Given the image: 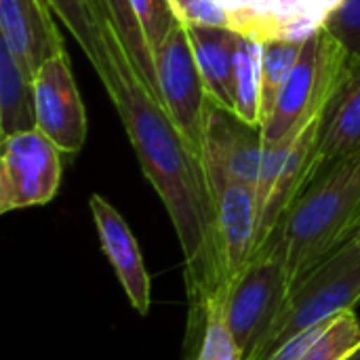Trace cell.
Here are the masks:
<instances>
[{"mask_svg": "<svg viewBox=\"0 0 360 360\" xmlns=\"http://www.w3.org/2000/svg\"><path fill=\"white\" fill-rule=\"evenodd\" d=\"M97 6L110 17L112 25L116 27L120 40L127 46V53L131 61L135 63L141 80L150 89V93L160 101V91H158V76H156V55L154 49L148 42V36L129 4V0H95ZM162 103V101H160Z\"/></svg>", "mask_w": 360, "mask_h": 360, "instance_id": "cell-17", "label": "cell"}, {"mask_svg": "<svg viewBox=\"0 0 360 360\" xmlns=\"http://www.w3.org/2000/svg\"><path fill=\"white\" fill-rule=\"evenodd\" d=\"M95 8L103 49V74L99 78L124 124L146 179L160 196L173 221L184 253L190 302L186 352H190L200 338L209 306L224 302L207 169L202 156L192 150L165 105L141 80L110 17L97 2Z\"/></svg>", "mask_w": 360, "mask_h": 360, "instance_id": "cell-1", "label": "cell"}, {"mask_svg": "<svg viewBox=\"0 0 360 360\" xmlns=\"http://www.w3.org/2000/svg\"><path fill=\"white\" fill-rule=\"evenodd\" d=\"M264 148L262 127L245 122L236 112H230L211 99L207 101L205 152L219 158L234 177L255 188Z\"/></svg>", "mask_w": 360, "mask_h": 360, "instance_id": "cell-12", "label": "cell"}, {"mask_svg": "<svg viewBox=\"0 0 360 360\" xmlns=\"http://www.w3.org/2000/svg\"><path fill=\"white\" fill-rule=\"evenodd\" d=\"M319 148L325 167L360 152V59L348 61L346 78L327 110Z\"/></svg>", "mask_w": 360, "mask_h": 360, "instance_id": "cell-14", "label": "cell"}, {"mask_svg": "<svg viewBox=\"0 0 360 360\" xmlns=\"http://www.w3.org/2000/svg\"><path fill=\"white\" fill-rule=\"evenodd\" d=\"M348 360H360V350L359 352H356V354H352V356H350V359Z\"/></svg>", "mask_w": 360, "mask_h": 360, "instance_id": "cell-26", "label": "cell"}, {"mask_svg": "<svg viewBox=\"0 0 360 360\" xmlns=\"http://www.w3.org/2000/svg\"><path fill=\"white\" fill-rule=\"evenodd\" d=\"M36 129L63 154H78L86 141V110L65 51L51 57L34 76Z\"/></svg>", "mask_w": 360, "mask_h": 360, "instance_id": "cell-9", "label": "cell"}, {"mask_svg": "<svg viewBox=\"0 0 360 360\" xmlns=\"http://www.w3.org/2000/svg\"><path fill=\"white\" fill-rule=\"evenodd\" d=\"M348 61V51L325 25L306 38L274 112L262 127L264 143L293 139L312 116L329 108L346 78Z\"/></svg>", "mask_w": 360, "mask_h": 360, "instance_id": "cell-3", "label": "cell"}, {"mask_svg": "<svg viewBox=\"0 0 360 360\" xmlns=\"http://www.w3.org/2000/svg\"><path fill=\"white\" fill-rule=\"evenodd\" d=\"M359 350L360 319L348 310L291 338L268 360H348Z\"/></svg>", "mask_w": 360, "mask_h": 360, "instance_id": "cell-15", "label": "cell"}, {"mask_svg": "<svg viewBox=\"0 0 360 360\" xmlns=\"http://www.w3.org/2000/svg\"><path fill=\"white\" fill-rule=\"evenodd\" d=\"M360 230V152L331 162L293 202L272 238L291 289ZM259 249V251H262Z\"/></svg>", "mask_w": 360, "mask_h": 360, "instance_id": "cell-2", "label": "cell"}, {"mask_svg": "<svg viewBox=\"0 0 360 360\" xmlns=\"http://www.w3.org/2000/svg\"><path fill=\"white\" fill-rule=\"evenodd\" d=\"M207 97L234 112V53L238 32L230 27L186 25Z\"/></svg>", "mask_w": 360, "mask_h": 360, "instance_id": "cell-13", "label": "cell"}, {"mask_svg": "<svg viewBox=\"0 0 360 360\" xmlns=\"http://www.w3.org/2000/svg\"><path fill=\"white\" fill-rule=\"evenodd\" d=\"M129 4L133 6L135 15L148 36V42L156 55V49L160 46V42L165 40V36L177 21L169 6V0H129Z\"/></svg>", "mask_w": 360, "mask_h": 360, "instance_id": "cell-23", "label": "cell"}, {"mask_svg": "<svg viewBox=\"0 0 360 360\" xmlns=\"http://www.w3.org/2000/svg\"><path fill=\"white\" fill-rule=\"evenodd\" d=\"M156 76L160 101L167 114L192 150L202 156L209 97L194 59L190 36L186 25L179 21L173 23L156 49Z\"/></svg>", "mask_w": 360, "mask_h": 360, "instance_id": "cell-7", "label": "cell"}, {"mask_svg": "<svg viewBox=\"0 0 360 360\" xmlns=\"http://www.w3.org/2000/svg\"><path fill=\"white\" fill-rule=\"evenodd\" d=\"M34 129V78L27 76V72L0 38V135L4 139Z\"/></svg>", "mask_w": 360, "mask_h": 360, "instance_id": "cell-16", "label": "cell"}, {"mask_svg": "<svg viewBox=\"0 0 360 360\" xmlns=\"http://www.w3.org/2000/svg\"><path fill=\"white\" fill-rule=\"evenodd\" d=\"M360 304V243L350 240L302 278L272 327L259 360H268L291 338L333 319L356 310Z\"/></svg>", "mask_w": 360, "mask_h": 360, "instance_id": "cell-4", "label": "cell"}, {"mask_svg": "<svg viewBox=\"0 0 360 360\" xmlns=\"http://www.w3.org/2000/svg\"><path fill=\"white\" fill-rule=\"evenodd\" d=\"M314 2V13L323 19V23H325V19L331 15V11L342 2V0H312Z\"/></svg>", "mask_w": 360, "mask_h": 360, "instance_id": "cell-25", "label": "cell"}, {"mask_svg": "<svg viewBox=\"0 0 360 360\" xmlns=\"http://www.w3.org/2000/svg\"><path fill=\"white\" fill-rule=\"evenodd\" d=\"M302 42L268 40L262 46V127L274 112L278 95L297 61Z\"/></svg>", "mask_w": 360, "mask_h": 360, "instance_id": "cell-20", "label": "cell"}, {"mask_svg": "<svg viewBox=\"0 0 360 360\" xmlns=\"http://www.w3.org/2000/svg\"><path fill=\"white\" fill-rule=\"evenodd\" d=\"M89 207L103 255L108 257L118 283L122 285L131 308L146 316L152 306V278L143 264L135 234L131 232L124 217L101 194H91Z\"/></svg>", "mask_w": 360, "mask_h": 360, "instance_id": "cell-10", "label": "cell"}, {"mask_svg": "<svg viewBox=\"0 0 360 360\" xmlns=\"http://www.w3.org/2000/svg\"><path fill=\"white\" fill-rule=\"evenodd\" d=\"M354 240H359V243H360V230L356 232V234H354Z\"/></svg>", "mask_w": 360, "mask_h": 360, "instance_id": "cell-27", "label": "cell"}, {"mask_svg": "<svg viewBox=\"0 0 360 360\" xmlns=\"http://www.w3.org/2000/svg\"><path fill=\"white\" fill-rule=\"evenodd\" d=\"M348 51L360 59V0H342L323 23Z\"/></svg>", "mask_w": 360, "mask_h": 360, "instance_id": "cell-22", "label": "cell"}, {"mask_svg": "<svg viewBox=\"0 0 360 360\" xmlns=\"http://www.w3.org/2000/svg\"><path fill=\"white\" fill-rule=\"evenodd\" d=\"M202 162L207 169L209 190L213 198L219 285L221 297L226 300L228 287L255 255V188L234 177L226 169V165L209 152H202Z\"/></svg>", "mask_w": 360, "mask_h": 360, "instance_id": "cell-6", "label": "cell"}, {"mask_svg": "<svg viewBox=\"0 0 360 360\" xmlns=\"http://www.w3.org/2000/svg\"><path fill=\"white\" fill-rule=\"evenodd\" d=\"M262 46L264 42L240 34L234 53V112L257 127H262Z\"/></svg>", "mask_w": 360, "mask_h": 360, "instance_id": "cell-18", "label": "cell"}, {"mask_svg": "<svg viewBox=\"0 0 360 360\" xmlns=\"http://www.w3.org/2000/svg\"><path fill=\"white\" fill-rule=\"evenodd\" d=\"M188 360H245L228 329L224 302H215L213 306H209L200 338L188 354Z\"/></svg>", "mask_w": 360, "mask_h": 360, "instance_id": "cell-21", "label": "cell"}, {"mask_svg": "<svg viewBox=\"0 0 360 360\" xmlns=\"http://www.w3.org/2000/svg\"><path fill=\"white\" fill-rule=\"evenodd\" d=\"M289 293V276L270 249L257 251L228 287L224 300L226 323L245 360H259Z\"/></svg>", "mask_w": 360, "mask_h": 360, "instance_id": "cell-5", "label": "cell"}, {"mask_svg": "<svg viewBox=\"0 0 360 360\" xmlns=\"http://www.w3.org/2000/svg\"><path fill=\"white\" fill-rule=\"evenodd\" d=\"M0 38L32 78L65 51L49 0H0Z\"/></svg>", "mask_w": 360, "mask_h": 360, "instance_id": "cell-11", "label": "cell"}, {"mask_svg": "<svg viewBox=\"0 0 360 360\" xmlns=\"http://www.w3.org/2000/svg\"><path fill=\"white\" fill-rule=\"evenodd\" d=\"M175 19L184 25L202 27H230L232 21L228 11L215 0H169Z\"/></svg>", "mask_w": 360, "mask_h": 360, "instance_id": "cell-24", "label": "cell"}, {"mask_svg": "<svg viewBox=\"0 0 360 360\" xmlns=\"http://www.w3.org/2000/svg\"><path fill=\"white\" fill-rule=\"evenodd\" d=\"M53 13L68 25L78 46L89 57L97 76L103 74V49L95 0H49Z\"/></svg>", "mask_w": 360, "mask_h": 360, "instance_id": "cell-19", "label": "cell"}, {"mask_svg": "<svg viewBox=\"0 0 360 360\" xmlns=\"http://www.w3.org/2000/svg\"><path fill=\"white\" fill-rule=\"evenodd\" d=\"M61 150L38 129L2 139L0 213L51 202L61 184Z\"/></svg>", "mask_w": 360, "mask_h": 360, "instance_id": "cell-8", "label": "cell"}]
</instances>
